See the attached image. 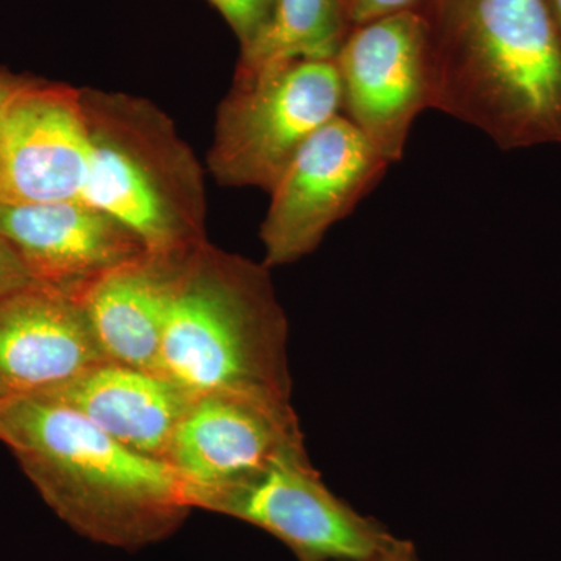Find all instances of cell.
Wrapping results in <instances>:
<instances>
[{
    "mask_svg": "<svg viewBox=\"0 0 561 561\" xmlns=\"http://www.w3.org/2000/svg\"><path fill=\"white\" fill-rule=\"evenodd\" d=\"M0 442L81 537L138 551L172 537L192 508L164 460L133 451L49 397L0 402Z\"/></svg>",
    "mask_w": 561,
    "mask_h": 561,
    "instance_id": "1",
    "label": "cell"
},
{
    "mask_svg": "<svg viewBox=\"0 0 561 561\" xmlns=\"http://www.w3.org/2000/svg\"><path fill=\"white\" fill-rule=\"evenodd\" d=\"M431 108L502 150L561 146V41L546 0H438Z\"/></svg>",
    "mask_w": 561,
    "mask_h": 561,
    "instance_id": "2",
    "label": "cell"
},
{
    "mask_svg": "<svg viewBox=\"0 0 561 561\" xmlns=\"http://www.w3.org/2000/svg\"><path fill=\"white\" fill-rule=\"evenodd\" d=\"M289 321L271 268L203 242L176 265L161 375L191 394L251 391L290 400Z\"/></svg>",
    "mask_w": 561,
    "mask_h": 561,
    "instance_id": "3",
    "label": "cell"
},
{
    "mask_svg": "<svg viewBox=\"0 0 561 561\" xmlns=\"http://www.w3.org/2000/svg\"><path fill=\"white\" fill-rule=\"evenodd\" d=\"M81 106L90 158L80 201L161 260H183L208 241L202 165L171 117L147 99L92 88H81Z\"/></svg>",
    "mask_w": 561,
    "mask_h": 561,
    "instance_id": "4",
    "label": "cell"
},
{
    "mask_svg": "<svg viewBox=\"0 0 561 561\" xmlns=\"http://www.w3.org/2000/svg\"><path fill=\"white\" fill-rule=\"evenodd\" d=\"M341 114L334 60H297L234 77L217 110L209 172L220 186L271 192L301 147Z\"/></svg>",
    "mask_w": 561,
    "mask_h": 561,
    "instance_id": "5",
    "label": "cell"
},
{
    "mask_svg": "<svg viewBox=\"0 0 561 561\" xmlns=\"http://www.w3.org/2000/svg\"><path fill=\"white\" fill-rule=\"evenodd\" d=\"M202 508L260 527L298 561L365 559L400 538L335 496L305 449L279 457L249 478L203 491L190 501Z\"/></svg>",
    "mask_w": 561,
    "mask_h": 561,
    "instance_id": "6",
    "label": "cell"
},
{
    "mask_svg": "<svg viewBox=\"0 0 561 561\" xmlns=\"http://www.w3.org/2000/svg\"><path fill=\"white\" fill-rule=\"evenodd\" d=\"M390 162L343 114L312 136L278 183L260 238L268 268L313 253L389 171Z\"/></svg>",
    "mask_w": 561,
    "mask_h": 561,
    "instance_id": "7",
    "label": "cell"
},
{
    "mask_svg": "<svg viewBox=\"0 0 561 561\" xmlns=\"http://www.w3.org/2000/svg\"><path fill=\"white\" fill-rule=\"evenodd\" d=\"M342 114L390 164L400 162L413 122L431 108L427 24L404 11L353 27L335 57Z\"/></svg>",
    "mask_w": 561,
    "mask_h": 561,
    "instance_id": "8",
    "label": "cell"
},
{
    "mask_svg": "<svg viewBox=\"0 0 561 561\" xmlns=\"http://www.w3.org/2000/svg\"><path fill=\"white\" fill-rule=\"evenodd\" d=\"M298 449L305 438L290 400L217 390L192 397L164 461L190 504L195 494L249 478Z\"/></svg>",
    "mask_w": 561,
    "mask_h": 561,
    "instance_id": "9",
    "label": "cell"
},
{
    "mask_svg": "<svg viewBox=\"0 0 561 561\" xmlns=\"http://www.w3.org/2000/svg\"><path fill=\"white\" fill-rule=\"evenodd\" d=\"M88 158L81 88L28 76L0 116V203L80 201Z\"/></svg>",
    "mask_w": 561,
    "mask_h": 561,
    "instance_id": "10",
    "label": "cell"
},
{
    "mask_svg": "<svg viewBox=\"0 0 561 561\" xmlns=\"http://www.w3.org/2000/svg\"><path fill=\"white\" fill-rule=\"evenodd\" d=\"M0 232L36 283L76 298L105 273L149 254L130 228L81 201L0 203Z\"/></svg>",
    "mask_w": 561,
    "mask_h": 561,
    "instance_id": "11",
    "label": "cell"
},
{
    "mask_svg": "<svg viewBox=\"0 0 561 561\" xmlns=\"http://www.w3.org/2000/svg\"><path fill=\"white\" fill-rule=\"evenodd\" d=\"M102 362L79 298L35 284L0 300V402L49 394Z\"/></svg>",
    "mask_w": 561,
    "mask_h": 561,
    "instance_id": "12",
    "label": "cell"
},
{
    "mask_svg": "<svg viewBox=\"0 0 561 561\" xmlns=\"http://www.w3.org/2000/svg\"><path fill=\"white\" fill-rule=\"evenodd\" d=\"M43 397L69 405L133 451L164 460L194 394L160 373L102 362Z\"/></svg>",
    "mask_w": 561,
    "mask_h": 561,
    "instance_id": "13",
    "label": "cell"
},
{
    "mask_svg": "<svg viewBox=\"0 0 561 561\" xmlns=\"http://www.w3.org/2000/svg\"><path fill=\"white\" fill-rule=\"evenodd\" d=\"M180 261L146 254L105 273L80 295L106 360L161 375L165 309Z\"/></svg>",
    "mask_w": 561,
    "mask_h": 561,
    "instance_id": "14",
    "label": "cell"
},
{
    "mask_svg": "<svg viewBox=\"0 0 561 561\" xmlns=\"http://www.w3.org/2000/svg\"><path fill=\"white\" fill-rule=\"evenodd\" d=\"M346 27L345 0H275L267 28L242 50L234 77L297 60H335Z\"/></svg>",
    "mask_w": 561,
    "mask_h": 561,
    "instance_id": "15",
    "label": "cell"
},
{
    "mask_svg": "<svg viewBox=\"0 0 561 561\" xmlns=\"http://www.w3.org/2000/svg\"><path fill=\"white\" fill-rule=\"evenodd\" d=\"M231 25L241 41L242 50L249 49L272 20L275 0H209Z\"/></svg>",
    "mask_w": 561,
    "mask_h": 561,
    "instance_id": "16",
    "label": "cell"
},
{
    "mask_svg": "<svg viewBox=\"0 0 561 561\" xmlns=\"http://www.w3.org/2000/svg\"><path fill=\"white\" fill-rule=\"evenodd\" d=\"M35 284L38 283L33 278L25 262L22 261L21 254L0 232V300L35 286Z\"/></svg>",
    "mask_w": 561,
    "mask_h": 561,
    "instance_id": "17",
    "label": "cell"
},
{
    "mask_svg": "<svg viewBox=\"0 0 561 561\" xmlns=\"http://www.w3.org/2000/svg\"><path fill=\"white\" fill-rule=\"evenodd\" d=\"M421 0H345L346 18L351 27L381 20L391 14L416 11Z\"/></svg>",
    "mask_w": 561,
    "mask_h": 561,
    "instance_id": "18",
    "label": "cell"
},
{
    "mask_svg": "<svg viewBox=\"0 0 561 561\" xmlns=\"http://www.w3.org/2000/svg\"><path fill=\"white\" fill-rule=\"evenodd\" d=\"M332 561H420V559L411 541L398 540L397 545L391 546L387 551L375 553V556L371 557H365V559Z\"/></svg>",
    "mask_w": 561,
    "mask_h": 561,
    "instance_id": "19",
    "label": "cell"
},
{
    "mask_svg": "<svg viewBox=\"0 0 561 561\" xmlns=\"http://www.w3.org/2000/svg\"><path fill=\"white\" fill-rule=\"evenodd\" d=\"M27 77V73H14L9 69H0V116H2L11 95L20 90Z\"/></svg>",
    "mask_w": 561,
    "mask_h": 561,
    "instance_id": "20",
    "label": "cell"
},
{
    "mask_svg": "<svg viewBox=\"0 0 561 561\" xmlns=\"http://www.w3.org/2000/svg\"><path fill=\"white\" fill-rule=\"evenodd\" d=\"M551 10L552 20L556 22L557 32H559L561 41V0H546Z\"/></svg>",
    "mask_w": 561,
    "mask_h": 561,
    "instance_id": "21",
    "label": "cell"
}]
</instances>
